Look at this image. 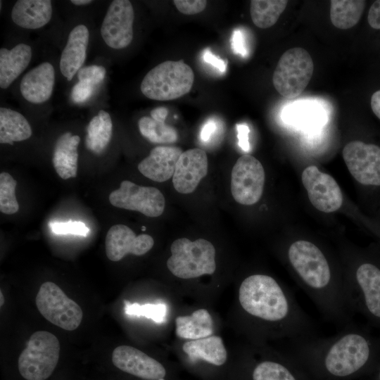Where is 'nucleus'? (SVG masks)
Returning a JSON list of instances; mask_svg holds the SVG:
<instances>
[{
	"mask_svg": "<svg viewBox=\"0 0 380 380\" xmlns=\"http://www.w3.org/2000/svg\"><path fill=\"white\" fill-rule=\"evenodd\" d=\"M367 20L372 28L380 30V0L375 1L371 6Z\"/></svg>",
	"mask_w": 380,
	"mask_h": 380,
	"instance_id": "e433bc0d",
	"label": "nucleus"
},
{
	"mask_svg": "<svg viewBox=\"0 0 380 380\" xmlns=\"http://www.w3.org/2000/svg\"><path fill=\"white\" fill-rule=\"evenodd\" d=\"M182 349L192 361L201 360L221 366L227 360V350L222 338L218 336L191 340L184 343Z\"/></svg>",
	"mask_w": 380,
	"mask_h": 380,
	"instance_id": "b1692460",
	"label": "nucleus"
},
{
	"mask_svg": "<svg viewBox=\"0 0 380 380\" xmlns=\"http://www.w3.org/2000/svg\"><path fill=\"white\" fill-rule=\"evenodd\" d=\"M112 362L121 371L143 379L165 380L166 376V369L160 362L132 346L116 347Z\"/></svg>",
	"mask_w": 380,
	"mask_h": 380,
	"instance_id": "4468645a",
	"label": "nucleus"
},
{
	"mask_svg": "<svg viewBox=\"0 0 380 380\" xmlns=\"http://www.w3.org/2000/svg\"><path fill=\"white\" fill-rule=\"evenodd\" d=\"M301 179L309 200L316 209L331 213L341 208L343 194L333 177L310 165L302 172Z\"/></svg>",
	"mask_w": 380,
	"mask_h": 380,
	"instance_id": "ddd939ff",
	"label": "nucleus"
},
{
	"mask_svg": "<svg viewBox=\"0 0 380 380\" xmlns=\"http://www.w3.org/2000/svg\"><path fill=\"white\" fill-rule=\"evenodd\" d=\"M170 251L167 267L178 278H197L213 274L216 270L215 248L208 240L180 238L172 242Z\"/></svg>",
	"mask_w": 380,
	"mask_h": 380,
	"instance_id": "20e7f679",
	"label": "nucleus"
},
{
	"mask_svg": "<svg viewBox=\"0 0 380 380\" xmlns=\"http://www.w3.org/2000/svg\"><path fill=\"white\" fill-rule=\"evenodd\" d=\"M35 302L46 319L65 330L73 331L82 322L83 313L80 306L53 282L46 281L41 285Z\"/></svg>",
	"mask_w": 380,
	"mask_h": 380,
	"instance_id": "6e6552de",
	"label": "nucleus"
},
{
	"mask_svg": "<svg viewBox=\"0 0 380 380\" xmlns=\"http://www.w3.org/2000/svg\"><path fill=\"white\" fill-rule=\"evenodd\" d=\"M371 108L375 115L380 119V90L375 91L371 97Z\"/></svg>",
	"mask_w": 380,
	"mask_h": 380,
	"instance_id": "37998d69",
	"label": "nucleus"
},
{
	"mask_svg": "<svg viewBox=\"0 0 380 380\" xmlns=\"http://www.w3.org/2000/svg\"><path fill=\"white\" fill-rule=\"evenodd\" d=\"M125 310L128 315L144 316L157 323H163L166 319L167 306L164 303L139 305L125 301Z\"/></svg>",
	"mask_w": 380,
	"mask_h": 380,
	"instance_id": "2f4dec72",
	"label": "nucleus"
},
{
	"mask_svg": "<svg viewBox=\"0 0 380 380\" xmlns=\"http://www.w3.org/2000/svg\"><path fill=\"white\" fill-rule=\"evenodd\" d=\"M168 114V110L165 107H158L150 112L151 118L160 122H165Z\"/></svg>",
	"mask_w": 380,
	"mask_h": 380,
	"instance_id": "79ce46f5",
	"label": "nucleus"
},
{
	"mask_svg": "<svg viewBox=\"0 0 380 380\" xmlns=\"http://www.w3.org/2000/svg\"><path fill=\"white\" fill-rule=\"evenodd\" d=\"M250 380H312L289 354L262 358L251 369Z\"/></svg>",
	"mask_w": 380,
	"mask_h": 380,
	"instance_id": "f3484780",
	"label": "nucleus"
},
{
	"mask_svg": "<svg viewBox=\"0 0 380 380\" xmlns=\"http://www.w3.org/2000/svg\"><path fill=\"white\" fill-rule=\"evenodd\" d=\"M289 355L312 380H352L372 360L374 347L352 323L329 337L315 334L291 341Z\"/></svg>",
	"mask_w": 380,
	"mask_h": 380,
	"instance_id": "f257e3e1",
	"label": "nucleus"
},
{
	"mask_svg": "<svg viewBox=\"0 0 380 380\" xmlns=\"http://www.w3.org/2000/svg\"><path fill=\"white\" fill-rule=\"evenodd\" d=\"M265 179V170L261 163L253 156H241L232 170L233 198L237 203L245 205L256 203L262 195Z\"/></svg>",
	"mask_w": 380,
	"mask_h": 380,
	"instance_id": "1a4fd4ad",
	"label": "nucleus"
},
{
	"mask_svg": "<svg viewBox=\"0 0 380 380\" xmlns=\"http://www.w3.org/2000/svg\"><path fill=\"white\" fill-rule=\"evenodd\" d=\"M17 182L8 172L0 174V210L2 213L12 215L19 210L15 190Z\"/></svg>",
	"mask_w": 380,
	"mask_h": 380,
	"instance_id": "7c9ffc66",
	"label": "nucleus"
},
{
	"mask_svg": "<svg viewBox=\"0 0 380 380\" xmlns=\"http://www.w3.org/2000/svg\"><path fill=\"white\" fill-rule=\"evenodd\" d=\"M154 245V240L148 234L137 236L132 229L118 224L112 226L105 239V250L108 258L114 262L122 259L127 254L143 255Z\"/></svg>",
	"mask_w": 380,
	"mask_h": 380,
	"instance_id": "2eb2a0df",
	"label": "nucleus"
},
{
	"mask_svg": "<svg viewBox=\"0 0 380 380\" xmlns=\"http://www.w3.org/2000/svg\"><path fill=\"white\" fill-rule=\"evenodd\" d=\"M314 71L310 53L303 48L288 49L280 57L272 76L275 89L286 99L300 95L309 84Z\"/></svg>",
	"mask_w": 380,
	"mask_h": 380,
	"instance_id": "0eeeda50",
	"label": "nucleus"
},
{
	"mask_svg": "<svg viewBox=\"0 0 380 380\" xmlns=\"http://www.w3.org/2000/svg\"><path fill=\"white\" fill-rule=\"evenodd\" d=\"M139 129L141 135L153 144H173L178 139L177 130L172 126L144 116L138 121Z\"/></svg>",
	"mask_w": 380,
	"mask_h": 380,
	"instance_id": "c756f323",
	"label": "nucleus"
},
{
	"mask_svg": "<svg viewBox=\"0 0 380 380\" xmlns=\"http://www.w3.org/2000/svg\"><path fill=\"white\" fill-rule=\"evenodd\" d=\"M52 11L50 0H19L12 8L11 18L19 27L35 30L50 21Z\"/></svg>",
	"mask_w": 380,
	"mask_h": 380,
	"instance_id": "412c9836",
	"label": "nucleus"
},
{
	"mask_svg": "<svg viewBox=\"0 0 380 380\" xmlns=\"http://www.w3.org/2000/svg\"><path fill=\"white\" fill-rule=\"evenodd\" d=\"M55 83L53 66L42 63L28 71L22 78L20 90L23 98L32 103H42L52 95Z\"/></svg>",
	"mask_w": 380,
	"mask_h": 380,
	"instance_id": "6ab92c4d",
	"label": "nucleus"
},
{
	"mask_svg": "<svg viewBox=\"0 0 380 380\" xmlns=\"http://www.w3.org/2000/svg\"><path fill=\"white\" fill-rule=\"evenodd\" d=\"M232 47L236 53L244 55L246 50L243 46V36L239 30H235L232 37Z\"/></svg>",
	"mask_w": 380,
	"mask_h": 380,
	"instance_id": "a19ab883",
	"label": "nucleus"
},
{
	"mask_svg": "<svg viewBox=\"0 0 380 380\" xmlns=\"http://www.w3.org/2000/svg\"><path fill=\"white\" fill-rule=\"evenodd\" d=\"M217 130V123L213 120H208L202 127L200 138L203 142L208 141Z\"/></svg>",
	"mask_w": 380,
	"mask_h": 380,
	"instance_id": "ea45409f",
	"label": "nucleus"
},
{
	"mask_svg": "<svg viewBox=\"0 0 380 380\" xmlns=\"http://www.w3.org/2000/svg\"><path fill=\"white\" fill-rule=\"evenodd\" d=\"M89 37V30L84 25L75 26L69 34L59 63L61 72L68 81L72 79L85 61Z\"/></svg>",
	"mask_w": 380,
	"mask_h": 380,
	"instance_id": "aec40b11",
	"label": "nucleus"
},
{
	"mask_svg": "<svg viewBox=\"0 0 380 380\" xmlns=\"http://www.w3.org/2000/svg\"><path fill=\"white\" fill-rule=\"evenodd\" d=\"M237 137L239 139V145L244 151H248L250 145L248 142V127L243 124L236 125Z\"/></svg>",
	"mask_w": 380,
	"mask_h": 380,
	"instance_id": "4c0bfd02",
	"label": "nucleus"
},
{
	"mask_svg": "<svg viewBox=\"0 0 380 380\" xmlns=\"http://www.w3.org/2000/svg\"><path fill=\"white\" fill-rule=\"evenodd\" d=\"M203 59L206 63L211 64L220 71H225L227 66L225 61L219 56H215L208 49L205 50L203 54Z\"/></svg>",
	"mask_w": 380,
	"mask_h": 380,
	"instance_id": "58836bf2",
	"label": "nucleus"
},
{
	"mask_svg": "<svg viewBox=\"0 0 380 380\" xmlns=\"http://www.w3.org/2000/svg\"><path fill=\"white\" fill-rule=\"evenodd\" d=\"M182 153V148L177 146H156L139 163L138 170L153 181L165 182L173 177L176 164Z\"/></svg>",
	"mask_w": 380,
	"mask_h": 380,
	"instance_id": "a211bd4d",
	"label": "nucleus"
},
{
	"mask_svg": "<svg viewBox=\"0 0 380 380\" xmlns=\"http://www.w3.org/2000/svg\"><path fill=\"white\" fill-rule=\"evenodd\" d=\"M70 2L77 6H83V5L91 4L92 1L91 0H72Z\"/></svg>",
	"mask_w": 380,
	"mask_h": 380,
	"instance_id": "c03bdc74",
	"label": "nucleus"
},
{
	"mask_svg": "<svg viewBox=\"0 0 380 380\" xmlns=\"http://www.w3.org/2000/svg\"><path fill=\"white\" fill-rule=\"evenodd\" d=\"M348 170L364 185L380 186V147L360 141L348 143L342 151Z\"/></svg>",
	"mask_w": 380,
	"mask_h": 380,
	"instance_id": "9b49d317",
	"label": "nucleus"
},
{
	"mask_svg": "<svg viewBox=\"0 0 380 380\" xmlns=\"http://www.w3.org/2000/svg\"><path fill=\"white\" fill-rule=\"evenodd\" d=\"M32 134L27 119L20 113L4 107L0 108V143L13 145L14 141L29 139Z\"/></svg>",
	"mask_w": 380,
	"mask_h": 380,
	"instance_id": "a878e982",
	"label": "nucleus"
},
{
	"mask_svg": "<svg viewBox=\"0 0 380 380\" xmlns=\"http://www.w3.org/2000/svg\"><path fill=\"white\" fill-rule=\"evenodd\" d=\"M379 380H380V371H379Z\"/></svg>",
	"mask_w": 380,
	"mask_h": 380,
	"instance_id": "49530a36",
	"label": "nucleus"
},
{
	"mask_svg": "<svg viewBox=\"0 0 380 380\" xmlns=\"http://www.w3.org/2000/svg\"><path fill=\"white\" fill-rule=\"evenodd\" d=\"M288 1L253 0L250 4V13L255 26L266 29L274 25L284 11Z\"/></svg>",
	"mask_w": 380,
	"mask_h": 380,
	"instance_id": "c85d7f7f",
	"label": "nucleus"
},
{
	"mask_svg": "<svg viewBox=\"0 0 380 380\" xmlns=\"http://www.w3.org/2000/svg\"><path fill=\"white\" fill-rule=\"evenodd\" d=\"M109 201L116 208L137 211L150 217L161 215L165 206V197L159 189L128 180L122 181L120 188L110 194Z\"/></svg>",
	"mask_w": 380,
	"mask_h": 380,
	"instance_id": "9d476101",
	"label": "nucleus"
},
{
	"mask_svg": "<svg viewBox=\"0 0 380 380\" xmlns=\"http://www.w3.org/2000/svg\"><path fill=\"white\" fill-rule=\"evenodd\" d=\"M94 85L84 81H79L72 89L71 99L77 103L86 101L92 95Z\"/></svg>",
	"mask_w": 380,
	"mask_h": 380,
	"instance_id": "c9c22d12",
	"label": "nucleus"
},
{
	"mask_svg": "<svg viewBox=\"0 0 380 380\" xmlns=\"http://www.w3.org/2000/svg\"><path fill=\"white\" fill-rule=\"evenodd\" d=\"M208 172L206 153L198 148L184 151L176 164L172 177L174 188L180 194L192 193Z\"/></svg>",
	"mask_w": 380,
	"mask_h": 380,
	"instance_id": "dca6fc26",
	"label": "nucleus"
},
{
	"mask_svg": "<svg viewBox=\"0 0 380 380\" xmlns=\"http://www.w3.org/2000/svg\"><path fill=\"white\" fill-rule=\"evenodd\" d=\"M80 138L71 132H65L57 139L53 152V167L63 179L77 177L78 153Z\"/></svg>",
	"mask_w": 380,
	"mask_h": 380,
	"instance_id": "4be33fe9",
	"label": "nucleus"
},
{
	"mask_svg": "<svg viewBox=\"0 0 380 380\" xmlns=\"http://www.w3.org/2000/svg\"><path fill=\"white\" fill-rule=\"evenodd\" d=\"M32 58V49L25 44L11 49H0V87L8 88L25 70Z\"/></svg>",
	"mask_w": 380,
	"mask_h": 380,
	"instance_id": "5701e85b",
	"label": "nucleus"
},
{
	"mask_svg": "<svg viewBox=\"0 0 380 380\" xmlns=\"http://www.w3.org/2000/svg\"><path fill=\"white\" fill-rule=\"evenodd\" d=\"M134 19V9L129 1H113L101 27V34L105 43L115 49L128 46L133 39Z\"/></svg>",
	"mask_w": 380,
	"mask_h": 380,
	"instance_id": "f8f14e48",
	"label": "nucleus"
},
{
	"mask_svg": "<svg viewBox=\"0 0 380 380\" xmlns=\"http://www.w3.org/2000/svg\"><path fill=\"white\" fill-rule=\"evenodd\" d=\"M0 299H1L0 305L2 306L3 304L4 303V296L2 294L1 291V293H0Z\"/></svg>",
	"mask_w": 380,
	"mask_h": 380,
	"instance_id": "a18cd8bd",
	"label": "nucleus"
},
{
	"mask_svg": "<svg viewBox=\"0 0 380 380\" xmlns=\"http://www.w3.org/2000/svg\"><path fill=\"white\" fill-rule=\"evenodd\" d=\"M213 333V319L205 309H198L191 315L175 319V334L181 338L196 340L208 337Z\"/></svg>",
	"mask_w": 380,
	"mask_h": 380,
	"instance_id": "393cba45",
	"label": "nucleus"
},
{
	"mask_svg": "<svg viewBox=\"0 0 380 380\" xmlns=\"http://www.w3.org/2000/svg\"><path fill=\"white\" fill-rule=\"evenodd\" d=\"M194 82V71L183 60L166 61L148 72L140 89L150 99L170 101L189 93Z\"/></svg>",
	"mask_w": 380,
	"mask_h": 380,
	"instance_id": "7ed1b4c3",
	"label": "nucleus"
},
{
	"mask_svg": "<svg viewBox=\"0 0 380 380\" xmlns=\"http://www.w3.org/2000/svg\"><path fill=\"white\" fill-rule=\"evenodd\" d=\"M59 355L58 338L47 331H35L19 356V372L27 380H46L55 369Z\"/></svg>",
	"mask_w": 380,
	"mask_h": 380,
	"instance_id": "423d86ee",
	"label": "nucleus"
},
{
	"mask_svg": "<svg viewBox=\"0 0 380 380\" xmlns=\"http://www.w3.org/2000/svg\"><path fill=\"white\" fill-rule=\"evenodd\" d=\"M239 302L246 315L267 325L273 335L290 341L315 335L310 317L293 293L270 275L246 277L239 289Z\"/></svg>",
	"mask_w": 380,
	"mask_h": 380,
	"instance_id": "f03ea898",
	"label": "nucleus"
},
{
	"mask_svg": "<svg viewBox=\"0 0 380 380\" xmlns=\"http://www.w3.org/2000/svg\"><path fill=\"white\" fill-rule=\"evenodd\" d=\"M112 130L110 114L101 110L87 125L85 139L87 148L95 154L102 153L110 141Z\"/></svg>",
	"mask_w": 380,
	"mask_h": 380,
	"instance_id": "bb28decb",
	"label": "nucleus"
},
{
	"mask_svg": "<svg viewBox=\"0 0 380 380\" xmlns=\"http://www.w3.org/2000/svg\"><path fill=\"white\" fill-rule=\"evenodd\" d=\"M106 72L104 67L92 65L82 68L77 72V77L79 81L87 82L95 85L103 80Z\"/></svg>",
	"mask_w": 380,
	"mask_h": 380,
	"instance_id": "72a5a7b5",
	"label": "nucleus"
},
{
	"mask_svg": "<svg viewBox=\"0 0 380 380\" xmlns=\"http://www.w3.org/2000/svg\"><path fill=\"white\" fill-rule=\"evenodd\" d=\"M177 9L186 15H194L202 12L206 7L205 0H175Z\"/></svg>",
	"mask_w": 380,
	"mask_h": 380,
	"instance_id": "f704fd0d",
	"label": "nucleus"
},
{
	"mask_svg": "<svg viewBox=\"0 0 380 380\" xmlns=\"http://www.w3.org/2000/svg\"><path fill=\"white\" fill-rule=\"evenodd\" d=\"M346 279L345 291L348 305L353 313L358 310L380 322V268L363 262Z\"/></svg>",
	"mask_w": 380,
	"mask_h": 380,
	"instance_id": "39448f33",
	"label": "nucleus"
},
{
	"mask_svg": "<svg viewBox=\"0 0 380 380\" xmlns=\"http://www.w3.org/2000/svg\"><path fill=\"white\" fill-rule=\"evenodd\" d=\"M330 3L331 23L341 30L351 28L359 22L366 4L362 0H332Z\"/></svg>",
	"mask_w": 380,
	"mask_h": 380,
	"instance_id": "cd10ccee",
	"label": "nucleus"
},
{
	"mask_svg": "<svg viewBox=\"0 0 380 380\" xmlns=\"http://www.w3.org/2000/svg\"><path fill=\"white\" fill-rule=\"evenodd\" d=\"M51 230L57 235L72 234L86 236L89 228L82 222L68 221L66 222H50Z\"/></svg>",
	"mask_w": 380,
	"mask_h": 380,
	"instance_id": "473e14b6",
	"label": "nucleus"
}]
</instances>
